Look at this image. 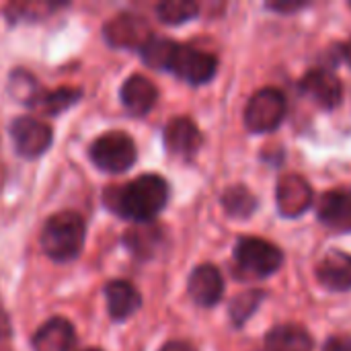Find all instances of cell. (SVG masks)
<instances>
[{"label":"cell","mask_w":351,"mask_h":351,"mask_svg":"<svg viewBox=\"0 0 351 351\" xmlns=\"http://www.w3.org/2000/svg\"><path fill=\"white\" fill-rule=\"evenodd\" d=\"M319 220L337 232L351 230V189H331L321 197Z\"/></svg>","instance_id":"9a60e30c"},{"label":"cell","mask_w":351,"mask_h":351,"mask_svg":"<svg viewBox=\"0 0 351 351\" xmlns=\"http://www.w3.org/2000/svg\"><path fill=\"white\" fill-rule=\"evenodd\" d=\"M265 6L276 10V12H284L286 14V12H296V10L306 8L308 2H288V0H284V2H267Z\"/></svg>","instance_id":"4316f807"},{"label":"cell","mask_w":351,"mask_h":351,"mask_svg":"<svg viewBox=\"0 0 351 351\" xmlns=\"http://www.w3.org/2000/svg\"><path fill=\"white\" fill-rule=\"evenodd\" d=\"M300 90L323 109H335L343 99V84L329 68H313L300 78Z\"/></svg>","instance_id":"9c48e42d"},{"label":"cell","mask_w":351,"mask_h":351,"mask_svg":"<svg viewBox=\"0 0 351 351\" xmlns=\"http://www.w3.org/2000/svg\"><path fill=\"white\" fill-rule=\"evenodd\" d=\"M84 351H103V350H95V348H90V350H84Z\"/></svg>","instance_id":"4dcf8cb0"},{"label":"cell","mask_w":351,"mask_h":351,"mask_svg":"<svg viewBox=\"0 0 351 351\" xmlns=\"http://www.w3.org/2000/svg\"><path fill=\"white\" fill-rule=\"evenodd\" d=\"M160 241H162L160 228L158 226H148V224H142L138 228H132L123 237V243L128 245V249L134 255L142 257V259L152 257L160 249Z\"/></svg>","instance_id":"ffe728a7"},{"label":"cell","mask_w":351,"mask_h":351,"mask_svg":"<svg viewBox=\"0 0 351 351\" xmlns=\"http://www.w3.org/2000/svg\"><path fill=\"white\" fill-rule=\"evenodd\" d=\"M220 202H222L224 212H226L230 218H239V220L251 218V214H255V210H257V206H259L257 197H255V195L249 191V187H245V185H230V187L222 193Z\"/></svg>","instance_id":"d6986e66"},{"label":"cell","mask_w":351,"mask_h":351,"mask_svg":"<svg viewBox=\"0 0 351 351\" xmlns=\"http://www.w3.org/2000/svg\"><path fill=\"white\" fill-rule=\"evenodd\" d=\"M187 292L197 306H216L224 296V278L220 269L212 263L197 265L187 280Z\"/></svg>","instance_id":"30bf717a"},{"label":"cell","mask_w":351,"mask_h":351,"mask_svg":"<svg viewBox=\"0 0 351 351\" xmlns=\"http://www.w3.org/2000/svg\"><path fill=\"white\" fill-rule=\"evenodd\" d=\"M105 300L113 321H125L134 317L142 306V296L138 288L125 280H111L105 286Z\"/></svg>","instance_id":"e0dca14e"},{"label":"cell","mask_w":351,"mask_h":351,"mask_svg":"<svg viewBox=\"0 0 351 351\" xmlns=\"http://www.w3.org/2000/svg\"><path fill=\"white\" fill-rule=\"evenodd\" d=\"M313 337L298 325H280L265 335L263 351H313Z\"/></svg>","instance_id":"ac0fdd59"},{"label":"cell","mask_w":351,"mask_h":351,"mask_svg":"<svg viewBox=\"0 0 351 351\" xmlns=\"http://www.w3.org/2000/svg\"><path fill=\"white\" fill-rule=\"evenodd\" d=\"M339 58L341 60H346L348 64L351 66V37L343 43V45H339Z\"/></svg>","instance_id":"f546056e"},{"label":"cell","mask_w":351,"mask_h":351,"mask_svg":"<svg viewBox=\"0 0 351 351\" xmlns=\"http://www.w3.org/2000/svg\"><path fill=\"white\" fill-rule=\"evenodd\" d=\"M119 99H121V105L128 109V113H132L134 117H144L154 109L156 99H158V88L154 86L150 78L142 74H132L121 84Z\"/></svg>","instance_id":"5bb4252c"},{"label":"cell","mask_w":351,"mask_h":351,"mask_svg":"<svg viewBox=\"0 0 351 351\" xmlns=\"http://www.w3.org/2000/svg\"><path fill=\"white\" fill-rule=\"evenodd\" d=\"M175 45H177V41H173V39L154 37V35H152V37L142 45L140 53H142V60H144L150 68L165 70L167 64H169V58H171V53H173V49H175Z\"/></svg>","instance_id":"d4e9b609"},{"label":"cell","mask_w":351,"mask_h":351,"mask_svg":"<svg viewBox=\"0 0 351 351\" xmlns=\"http://www.w3.org/2000/svg\"><path fill=\"white\" fill-rule=\"evenodd\" d=\"M202 132L191 117L179 115L165 125V146L171 154L191 158L202 148Z\"/></svg>","instance_id":"7c38bea8"},{"label":"cell","mask_w":351,"mask_h":351,"mask_svg":"<svg viewBox=\"0 0 351 351\" xmlns=\"http://www.w3.org/2000/svg\"><path fill=\"white\" fill-rule=\"evenodd\" d=\"M158 351H197V348L189 341H167Z\"/></svg>","instance_id":"83f0119b"},{"label":"cell","mask_w":351,"mask_h":351,"mask_svg":"<svg viewBox=\"0 0 351 351\" xmlns=\"http://www.w3.org/2000/svg\"><path fill=\"white\" fill-rule=\"evenodd\" d=\"M311 183L300 175H286L278 181V210L286 218H298L313 206Z\"/></svg>","instance_id":"8fae6325"},{"label":"cell","mask_w":351,"mask_h":351,"mask_svg":"<svg viewBox=\"0 0 351 351\" xmlns=\"http://www.w3.org/2000/svg\"><path fill=\"white\" fill-rule=\"evenodd\" d=\"M10 335V323H8V317L0 311V339L8 337Z\"/></svg>","instance_id":"f1b7e54d"},{"label":"cell","mask_w":351,"mask_h":351,"mask_svg":"<svg viewBox=\"0 0 351 351\" xmlns=\"http://www.w3.org/2000/svg\"><path fill=\"white\" fill-rule=\"evenodd\" d=\"M76 341L74 327L68 319L53 317L45 321L33 335L31 348L33 351H72Z\"/></svg>","instance_id":"2e32d148"},{"label":"cell","mask_w":351,"mask_h":351,"mask_svg":"<svg viewBox=\"0 0 351 351\" xmlns=\"http://www.w3.org/2000/svg\"><path fill=\"white\" fill-rule=\"evenodd\" d=\"M8 90H10V95H12L16 101L25 103V105H29V107H35L37 101H39L41 95H43V90H41V86L37 84L35 76H31V74L25 72V70H14V72L10 74Z\"/></svg>","instance_id":"603a6c76"},{"label":"cell","mask_w":351,"mask_h":351,"mask_svg":"<svg viewBox=\"0 0 351 351\" xmlns=\"http://www.w3.org/2000/svg\"><path fill=\"white\" fill-rule=\"evenodd\" d=\"M199 12L197 2L191 0H165L156 6V14L167 25H183Z\"/></svg>","instance_id":"cb8c5ba5"},{"label":"cell","mask_w":351,"mask_h":351,"mask_svg":"<svg viewBox=\"0 0 351 351\" xmlns=\"http://www.w3.org/2000/svg\"><path fill=\"white\" fill-rule=\"evenodd\" d=\"M317 280L329 292L351 290V253L341 249L327 251L317 263Z\"/></svg>","instance_id":"4fadbf2b"},{"label":"cell","mask_w":351,"mask_h":351,"mask_svg":"<svg viewBox=\"0 0 351 351\" xmlns=\"http://www.w3.org/2000/svg\"><path fill=\"white\" fill-rule=\"evenodd\" d=\"M10 138L23 158H37L51 146L53 130L35 115H23L10 123Z\"/></svg>","instance_id":"52a82bcc"},{"label":"cell","mask_w":351,"mask_h":351,"mask_svg":"<svg viewBox=\"0 0 351 351\" xmlns=\"http://www.w3.org/2000/svg\"><path fill=\"white\" fill-rule=\"evenodd\" d=\"M80 97H82V90L80 88L62 86V88L51 90V93H43L35 107L41 109L45 115H58V113L74 107L80 101Z\"/></svg>","instance_id":"7402d4cb"},{"label":"cell","mask_w":351,"mask_h":351,"mask_svg":"<svg viewBox=\"0 0 351 351\" xmlns=\"http://www.w3.org/2000/svg\"><path fill=\"white\" fill-rule=\"evenodd\" d=\"M234 265L243 278H267L284 263V251L259 237H243L234 245Z\"/></svg>","instance_id":"3957f363"},{"label":"cell","mask_w":351,"mask_h":351,"mask_svg":"<svg viewBox=\"0 0 351 351\" xmlns=\"http://www.w3.org/2000/svg\"><path fill=\"white\" fill-rule=\"evenodd\" d=\"M86 239V226L80 214L76 212H58L53 214L41 230V249L56 263L74 261Z\"/></svg>","instance_id":"7a4b0ae2"},{"label":"cell","mask_w":351,"mask_h":351,"mask_svg":"<svg viewBox=\"0 0 351 351\" xmlns=\"http://www.w3.org/2000/svg\"><path fill=\"white\" fill-rule=\"evenodd\" d=\"M165 70L189 84H206L218 72V58L210 51L177 43Z\"/></svg>","instance_id":"8992f818"},{"label":"cell","mask_w":351,"mask_h":351,"mask_svg":"<svg viewBox=\"0 0 351 351\" xmlns=\"http://www.w3.org/2000/svg\"><path fill=\"white\" fill-rule=\"evenodd\" d=\"M103 202L117 216L138 224H148L167 208L169 183L160 175H140L125 185L107 187Z\"/></svg>","instance_id":"6da1fadb"},{"label":"cell","mask_w":351,"mask_h":351,"mask_svg":"<svg viewBox=\"0 0 351 351\" xmlns=\"http://www.w3.org/2000/svg\"><path fill=\"white\" fill-rule=\"evenodd\" d=\"M103 37L111 47L117 49H142V45L152 37L146 19L132 12H121L105 23Z\"/></svg>","instance_id":"ba28073f"},{"label":"cell","mask_w":351,"mask_h":351,"mask_svg":"<svg viewBox=\"0 0 351 351\" xmlns=\"http://www.w3.org/2000/svg\"><path fill=\"white\" fill-rule=\"evenodd\" d=\"M265 296H267L265 290H249V292H243L237 298H232V302L228 306V315H230L232 325L237 329L243 327L257 313V308L263 304Z\"/></svg>","instance_id":"44dd1931"},{"label":"cell","mask_w":351,"mask_h":351,"mask_svg":"<svg viewBox=\"0 0 351 351\" xmlns=\"http://www.w3.org/2000/svg\"><path fill=\"white\" fill-rule=\"evenodd\" d=\"M350 6H351V2H350Z\"/></svg>","instance_id":"1f68e13d"},{"label":"cell","mask_w":351,"mask_h":351,"mask_svg":"<svg viewBox=\"0 0 351 351\" xmlns=\"http://www.w3.org/2000/svg\"><path fill=\"white\" fill-rule=\"evenodd\" d=\"M323 351H351L350 335H333L325 341Z\"/></svg>","instance_id":"484cf974"},{"label":"cell","mask_w":351,"mask_h":351,"mask_svg":"<svg viewBox=\"0 0 351 351\" xmlns=\"http://www.w3.org/2000/svg\"><path fill=\"white\" fill-rule=\"evenodd\" d=\"M286 109H288V103L280 88H274V86L259 88L247 103L245 125L253 134L274 132L284 121Z\"/></svg>","instance_id":"5b68a950"},{"label":"cell","mask_w":351,"mask_h":351,"mask_svg":"<svg viewBox=\"0 0 351 351\" xmlns=\"http://www.w3.org/2000/svg\"><path fill=\"white\" fill-rule=\"evenodd\" d=\"M88 156L95 162V167H99L105 173H125L134 167L136 158H138V150L134 140L125 134V132H107L103 136H99L90 148H88Z\"/></svg>","instance_id":"277c9868"}]
</instances>
